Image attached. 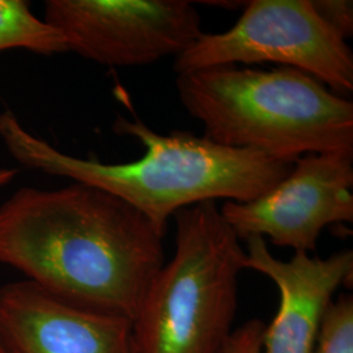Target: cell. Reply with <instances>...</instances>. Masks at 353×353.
<instances>
[{
  "label": "cell",
  "instance_id": "7c38bea8",
  "mask_svg": "<svg viewBox=\"0 0 353 353\" xmlns=\"http://www.w3.org/2000/svg\"><path fill=\"white\" fill-rule=\"evenodd\" d=\"M319 19L331 32L347 42L353 36V3L351 0H310Z\"/></svg>",
  "mask_w": 353,
  "mask_h": 353
},
{
  "label": "cell",
  "instance_id": "30bf717a",
  "mask_svg": "<svg viewBox=\"0 0 353 353\" xmlns=\"http://www.w3.org/2000/svg\"><path fill=\"white\" fill-rule=\"evenodd\" d=\"M24 49L51 57L70 51L63 34L38 19L26 0H0V52Z\"/></svg>",
  "mask_w": 353,
  "mask_h": 353
},
{
  "label": "cell",
  "instance_id": "5b68a950",
  "mask_svg": "<svg viewBox=\"0 0 353 353\" xmlns=\"http://www.w3.org/2000/svg\"><path fill=\"white\" fill-rule=\"evenodd\" d=\"M275 63L303 71L336 94L353 90V54L310 0H252L227 32L203 33L176 55V75L211 67Z\"/></svg>",
  "mask_w": 353,
  "mask_h": 353
},
{
  "label": "cell",
  "instance_id": "9a60e30c",
  "mask_svg": "<svg viewBox=\"0 0 353 353\" xmlns=\"http://www.w3.org/2000/svg\"><path fill=\"white\" fill-rule=\"evenodd\" d=\"M0 353H11L10 350H8V347L6 345L4 341L1 339V336H0Z\"/></svg>",
  "mask_w": 353,
  "mask_h": 353
},
{
  "label": "cell",
  "instance_id": "4fadbf2b",
  "mask_svg": "<svg viewBox=\"0 0 353 353\" xmlns=\"http://www.w3.org/2000/svg\"><path fill=\"white\" fill-rule=\"evenodd\" d=\"M265 323L261 319H250L234 330L225 353H262V334Z\"/></svg>",
  "mask_w": 353,
  "mask_h": 353
},
{
  "label": "cell",
  "instance_id": "277c9868",
  "mask_svg": "<svg viewBox=\"0 0 353 353\" xmlns=\"http://www.w3.org/2000/svg\"><path fill=\"white\" fill-rule=\"evenodd\" d=\"M176 250L132 321L135 353H225L245 249L214 202L174 214Z\"/></svg>",
  "mask_w": 353,
  "mask_h": 353
},
{
  "label": "cell",
  "instance_id": "8fae6325",
  "mask_svg": "<svg viewBox=\"0 0 353 353\" xmlns=\"http://www.w3.org/2000/svg\"><path fill=\"white\" fill-rule=\"evenodd\" d=\"M314 353H353V297L341 294L331 303Z\"/></svg>",
  "mask_w": 353,
  "mask_h": 353
},
{
  "label": "cell",
  "instance_id": "8992f818",
  "mask_svg": "<svg viewBox=\"0 0 353 353\" xmlns=\"http://www.w3.org/2000/svg\"><path fill=\"white\" fill-rule=\"evenodd\" d=\"M70 51L109 67H138L176 58L203 34L188 0H48L45 19Z\"/></svg>",
  "mask_w": 353,
  "mask_h": 353
},
{
  "label": "cell",
  "instance_id": "7a4b0ae2",
  "mask_svg": "<svg viewBox=\"0 0 353 353\" xmlns=\"http://www.w3.org/2000/svg\"><path fill=\"white\" fill-rule=\"evenodd\" d=\"M113 130L140 141L143 156L127 163L75 157L34 137L12 110L0 113V139L17 163L103 190L144 214L164 234L169 219L181 210L217 199L249 202L278 185L293 168L186 131L163 135L137 117L118 115Z\"/></svg>",
  "mask_w": 353,
  "mask_h": 353
},
{
  "label": "cell",
  "instance_id": "6da1fadb",
  "mask_svg": "<svg viewBox=\"0 0 353 353\" xmlns=\"http://www.w3.org/2000/svg\"><path fill=\"white\" fill-rule=\"evenodd\" d=\"M164 233L84 183L21 188L0 204V263L39 288L131 322L164 265Z\"/></svg>",
  "mask_w": 353,
  "mask_h": 353
},
{
  "label": "cell",
  "instance_id": "52a82bcc",
  "mask_svg": "<svg viewBox=\"0 0 353 353\" xmlns=\"http://www.w3.org/2000/svg\"><path fill=\"white\" fill-rule=\"evenodd\" d=\"M353 153L300 157L290 174L249 202L220 211L241 241L256 236L294 252H314L325 228L353 221Z\"/></svg>",
  "mask_w": 353,
  "mask_h": 353
},
{
  "label": "cell",
  "instance_id": "3957f363",
  "mask_svg": "<svg viewBox=\"0 0 353 353\" xmlns=\"http://www.w3.org/2000/svg\"><path fill=\"white\" fill-rule=\"evenodd\" d=\"M176 88L216 144L288 164L313 153H353V102L303 71L220 65L176 75Z\"/></svg>",
  "mask_w": 353,
  "mask_h": 353
},
{
  "label": "cell",
  "instance_id": "9c48e42d",
  "mask_svg": "<svg viewBox=\"0 0 353 353\" xmlns=\"http://www.w3.org/2000/svg\"><path fill=\"white\" fill-rule=\"evenodd\" d=\"M245 243V268L267 276L280 294L278 312L263 328L262 353H314L335 293L352 281V250L327 258L294 252L290 261H280L262 237Z\"/></svg>",
  "mask_w": 353,
  "mask_h": 353
},
{
  "label": "cell",
  "instance_id": "5bb4252c",
  "mask_svg": "<svg viewBox=\"0 0 353 353\" xmlns=\"http://www.w3.org/2000/svg\"><path fill=\"white\" fill-rule=\"evenodd\" d=\"M17 176V169H0V188L11 183Z\"/></svg>",
  "mask_w": 353,
  "mask_h": 353
},
{
  "label": "cell",
  "instance_id": "ba28073f",
  "mask_svg": "<svg viewBox=\"0 0 353 353\" xmlns=\"http://www.w3.org/2000/svg\"><path fill=\"white\" fill-rule=\"evenodd\" d=\"M0 336L11 353H135L130 319L64 301L26 279L0 288Z\"/></svg>",
  "mask_w": 353,
  "mask_h": 353
}]
</instances>
